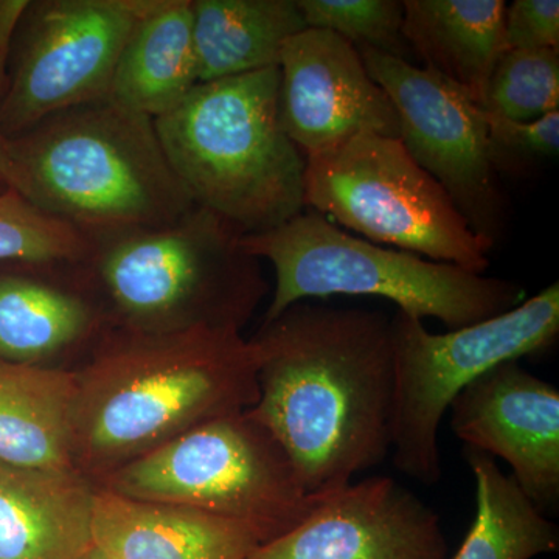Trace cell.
Wrapping results in <instances>:
<instances>
[{
    "mask_svg": "<svg viewBox=\"0 0 559 559\" xmlns=\"http://www.w3.org/2000/svg\"><path fill=\"white\" fill-rule=\"evenodd\" d=\"M249 409L288 452L308 495L325 496L392 447V325L380 311L301 300L263 322Z\"/></svg>",
    "mask_w": 559,
    "mask_h": 559,
    "instance_id": "cell-1",
    "label": "cell"
},
{
    "mask_svg": "<svg viewBox=\"0 0 559 559\" xmlns=\"http://www.w3.org/2000/svg\"><path fill=\"white\" fill-rule=\"evenodd\" d=\"M260 352L240 331L110 329L75 369L73 465L97 484L189 430L252 409Z\"/></svg>",
    "mask_w": 559,
    "mask_h": 559,
    "instance_id": "cell-2",
    "label": "cell"
},
{
    "mask_svg": "<svg viewBox=\"0 0 559 559\" xmlns=\"http://www.w3.org/2000/svg\"><path fill=\"white\" fill-rule=\"evenodd\" d=\"M242 234L194 205L175 223L87 234L73 277L106 326L146 334L245 329L267 290Z\"/></svg>",
    "mask_w": 559,
    "mask_h": 559,
    "instance_id": "cell-3",
    "label": "cell"
},
{
    "mask_svg": "<svg viewBox=\"0 0 559 559\" xmlns=\"http://www.w3.org/2000/svg\"><path fill=\"white\" fill-rule=\"evenodd\" d=\"M9 148L21 197L86 235L167 226L197 205L154 120L112 98L55 114Z\"/></svg>",
    "mask_w": 559,
    "mask_h": 559,
    "instance_id": "cell-4",
    "label": "cell"
},
{
    "mask_svg": "<svg viewBox=\"0 0 559 559\" xmlns=\"http://www.w3.org/2000/svg\"><path fill=\"white\" fill-rule=\"evenodd\" d=\"M154 123L194 204L242 235L304 212L307 160L280 119L278 68L200 83Z\"/></svg>",
    "mask_w": 559,
    "mask_h": 559,
    "instance_id": "cell-5",
    "label": "cell"
},
{
    "mask_svg": "<svg viewBox=\"0 0 559 559\" xmlns=\"http://www.w3.org/2000/svg\"><path fill=\"white\" fill-rule=\"evenodd\" d=\"M240 245L274 267L275 289L264 322L297 301L367 296L457 330L503 314L524 300V289L510 280L382 248L305 210L275 229L242 235Z\"/></svg>",
    "mask_w": 559,
    "mask_h": 559,
    "instance_id": "cell-6",
    "label": "cell"
},
{
    "mask_svg": "<svg viewBox=\"0 0 559 559\" xmlns=\"http://www.w3.org/2000/svg\"><path fill=\"white\" fill-rule=\"evenodd\" d=\"M95 485L238 522L260 544L296 528L320 499L308 495L288 452L249 411L198 426Z\"/></svg>",
    "mask_w": 559,
    "mask_h": 559,
    "instance_id": "cell-7",
    "label": "cell"
},
{
    "mask_svg": "<svg viewBox=\"0 0 559 559\" xmlns=\"http://www.w3.org/2000/svg\"><path fill=\"white\" fill-rule=\"evenodd\" d=\"M392 325V447L396 469L423 485L441 477L439 430L452 400L498 364L543 355L559 334V285L496 318L430 333L423 320L396 311Z\"/></svg>",
    "mask_w": 559,
    "mask_h": 559,
    "instance_id": "cell-8",
    "label": "cell"
},
{
    "mask_svg": "<svg viewBox=\"0 0 559 559\" xmlns=\"http://www.w3.org/2000/svg\"><path fill=\"white\" fill-rule=\"evenodd\" d=\"M305 160V207L364 240L476 274L487 271L491 246L400 139L358 135Z\"/></svg>",
    "mask_w": 559,
    "mask_h": 559,
    "instance_id": "cell-9",
    "label": "cell"
},
{
    "mask_svg": "<svg viewBox=\"0 0 559 559\" xmlns=\"http://www.w3.org/2000/svg\"><path fill=\"white\" fill-rule=\"evenodd\" d=\"M156 0H40L22 24L0 100V135L14 139L75 106L109 98L124 44Z\"/></svg>",
    "mask_w": 559,
    "mask_h": 559,
    "instance_id": "cell-10",
    "label": "cell"
},
{
    "mask_svg": "<svg viewBox=\"0 0 559 559\" xmlns=\"http://www.w3.org/2000/svg\"><path fill=\"white\" fill-rule=\"evenodd\" d=\"M358 51L395 106L403 145L492 248L502 235L507 204L489 154L485 109L432 70L382 51Z\"/></svg>",
    "mask_w": 559,
    "mask_h": 559,
    "instance_id": "cell-11",
    "label": "cell"
},
{
    "mask_svg": "<svg viewBox=\"0 0 559 559\" xmlns=\"http://www.w3.org/2000/svg\"><path fill=\"white\" fill-rule=\"evenodd\" d=\"M280 119L305 159L364 134L400 139L395 106L358 49L336 33L307 28L280 57Z\"/></svg>",
    "mask_w": 559,
    "mask_h": 559,
    "instance_id": "cell-12",
    "label": "cell"
},
{
    "mask_svg": "<svg viewBox=\"0 0 559 559\" xmlns=\"http://www.w3.org/2000/svg\"><path fill=\"white\" fill-rule=\"evenodd\" d=\"M437 511L392 477L352 481L320 496L296 528L248 559H444Z\"/></svg>",
    "mask_w": 559,
    "mask_h": 559,
    "instance_id": "cell-13",
    "label": "cell"
},
{
    "mask_svg": "<svg viewBox=\"0 0 559 559\" xmlns=\"http://www.w3.org/2000/svg\"><path fill=\"white\" fill-rule=\"evenodd\" d=\"M451 429L463 443L506 460L536 509L559 502V392L518 360L498 364L452 400Z\"/></svg>",
    "mask_w": 559,
    "mask_h": 559,
    "instance_id": "cell-14",
    "label": "cell"
},
{
    "mask_svg": "<svg viewBox=\"0 0 559 559\" xmlns=\"http://www.w3.org/2000/svg\"><path fill=\"white\" fill-rule=\"evenodd\" d=\"M92 543L112 559H248L261 546L238 522L100 487L95 488Z\"/></svg>",
    "mask_w": 559,
    "mask_h": 559,
    "instance_id": "cell-15",
    "label": "cell"
},
{
    "mask_svg": "<svg viewBox=\"0 0 559 559\" xmlns=\"http://www.w3.org/2000/svg\"><path fill=\"white\" fill-rule=\"evenodd\" d=\"M95 484L79 471L0 463V559H81L92 543Z\"/></svg>",
    "mask_w": 559,
    "mask_h": 559,
    "instance_id": "cell-16",
    "label": "cell"
},
{
    "mask_svg": "<svg viewBox=\"0 0 559 559\" xmlns=\"http://www.w3.org/2000/svg\"><path fill=\"white\" fill-rule=\"evenodd\" d=\"M0 275V359L46 366L84 345L106 329L100 311L73 277Z\"/></svg>",
    "mask_w": 559,
    "mask_h": 559,
    "instance_id": "cell-17",
    "label": "cell"
},
{
    "mask_svg": "<svg viewBox=\"0 0 559 559\" xmlns=\"http://www.w3.org/2000/svg\"><path fill=\"white\" fill-rule=\"evenodd\" d=\"M403 36L425 69L457 84L484 108L503 47L502 0H404Z\"/></svg>",
    "mask_w": 559,
    "mask_h": 559,
    "instance_id": "cell-18",
    "label": "cell"
},
{
    "mask_svg": "<svg viewBox=\"0 0 559 559\" xmlns=\"http://www.w3.org/2000/svg\"><path fill=\"white\" fill-rule=\"evenodd\" d=\"M73 401L75 371L0 359V463L76 471Z\"/></svg>",
    "mask_w": 559,
    "mask_h": 559,
    "instance_id": "cell-19",
    "label": "cell"
},
{
    "mask_svg": "<svg viewBox=\"0 0 559 559\" xmlns=\"http://www.w3.org/2000/svg\"><path fill=\"white\" fill-rule=\"evenodd\" d=\"M198 84L193 0H156L121 50L109 98L156 120Z\"/></svg>",
    "mask_w": 559,
    "mask_h": 559,
    "instance_id": "cell-20",
    "label": "cell"
},
{
    "mask_svg": "<svg viewBox=\"0 0 559 559\" xmlns=\"http://www.w3.org/2000/svg\"><path fill=\"white\" fill-rule=\"evenodd\" d=\"M307 28L297 0H193L200 83L278 68L285 44Z\"/></svg>",
    "mask_w": 559,
    "mask_h": 559,
    "instance_id": "cell-21",
    "label": "cell"
},
{
    "mask_svg": "<svg viewBox=\"0 0 559 559\" xmlns=\"http://www.w3.org/2000/svg\"><path fill=\"white\" fill-rule=\"evenodd\" d=\"M476 481V516L454 559H533L559 549V528L491 455L463 451Z\"/></svg>",
    "mask_w": 559,
    "mask_h": 559,
    "instance_id": "cell-22",
    "label": "cell"
},
{
    "mask_svg": "<svg viewBox=\"0 0 559 559\" xmlns=\"http://www.w3.org/2000/svg\"><path fill=\"white\" fill-rule=\"evenodd\" d=\"M90 246L76 227L36 209L17 191L0 189V261L76 264L86 259Z\"/></svg>",
    "mask_w": 559,
    "mask_h": 559,
    "instance_id": "cell-23",
    "label": "cell"
},
{
    "mask_svg": "<svg viewBox=\"0 0 559 559\" xmlns=\"http://www.w3.org/2000/svg\"><path fill=\"white\" fill-rule=\"evenodd\" d=\"M558 106V50H503L489 76L484 109L503 119L532 121Z\"/></svg>",
    "mask_w": 559,
    "mask_h": 559,
    "instance_id": "cell-24",
    "label": "cell"
},
{
    "mask_svg": "<svg viewBox=\"0 0 559 559\" xmlns=\"http://www.w3.org/2000/svg\"><path fill=\"white\" fill-rule=\"evenodd\" d=\"M308 28L336 33L356 49H371L414 62L403 36L400 0H297Z\"/></svg>",
    "mask_w": 559,
    "mask_h": 559,
    "instance_id": "cell-25",
    "label": "cell"
},
{
    "mask_svg": "<svg viewBox=\"0 0 559 559\" xmlns=\"http://www.w3.org/2000/svg\"><path fill=\"white\" fill-rule=\"evenodd\" d=\"M485 120L489 154L498 173L558 156L559 110L532 121L503 119L485 110Z\"/></svg>",
    "mask_w": 559,
    "mask_h": 559,
    "instance_id": "cell-26",
    "label": "cell"
},
{
    "mask_svg": "<svg viewBox=\"0 0 559 559\" xmlns=\"http://www.w3.org/2000/svg\"><path fill=\"white\" fill-rule=\"evenodd\" d=\"M503 47L559 49L558 0H514L506 9Z\"/></svg>",
    "mask_w": 559,
    "mask_h": 559,
    "instance_id": "cell-27",
    "label": "cell"
},
{
    "mask_svg": "<svg viewBox=\"0 0 559 559\" xmlns=\"http://www.w3.org/2000/svg\"><path fill=\"white\" fill-rule=\"evenodd\" d=\"M32 2L28 0H0V100L10 84V58L13 40Z\"/></svg>",
    "mask_w": 559,
    "mask_h": 559,
    "instance_id": "cell-28",
    "label": "cell"
},
{
    "mask_svg": "<svg viewBox=\"0 0 559 559\" xmlns=\"http://www.w3.org/2000/svg\"><path fill=\"white\" fill-rule=\"evenodd\" d=\"M0 189H11L20 193L21 176L11 157L9 139L0 135Z\"/></svg>",
    "mask_w": 559,
    "mask_h": 559,
    "instance_id": "cell-29",
    "label": "cell"
},
{
    "mask_svg": "<svg viewBox=\"0 0 559 559\" xmlns=\"http://www.w3.org/2000/svg\"><path fill=\"white\" fill-rule=\"evenodd\" d=\"M81 559H112L109 558L108 555L103 554L100 549H97V547L92 546L90 550L86 551V554L83 555V558Z\"/></svg>",
    "mask_w": 559,
    "mask_h": 559,
    "instance_id": "cell-30",
    "label": "cell"
}]
</instances>
